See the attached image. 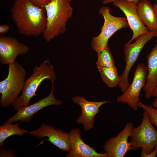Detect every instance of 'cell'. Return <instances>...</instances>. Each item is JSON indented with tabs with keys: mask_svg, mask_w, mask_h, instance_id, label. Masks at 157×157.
<instances>
[{
	"mask_svg": "<svg viewBox=\"0 0 157 157\" xmlns=\"http://www.w3.org/2000/svg\"><path fill=\"white\" fill-rule=\"evenodd\" d=\"M113 3L114 6L118 8L124 14L129 27L133 32L132 38L128 43L131 44L133 40L150 32L138 16L137 4L124 0H118Z\"/></svg>",
	"mask_w": 157,
	"mask_h": 157,
	"instance_id": "9c48e42d",
	"label": "cell"
},
{
	"mask_svg": "<svg viewBox=\"0 0 157 157\" xmlns=\"http://www.w3.org/2000/svg\"><path fill=\"white\" fill-rule=\"evenodd\" d=\"M152 106L154 107L157 108V98H155L152 102Z\"/></svg>",
	"mask_w": 157,
	"mask_h": 157,
	"instance_id": "4316f807",
	"label": "cell"
},
{
	"mask_svg": "<svg viewBox=\"0 0 157 157\" xmlns=\"http://www.w3.org/2000/svg\"><path fill=\"white\" fill-rule=\"evenodd\" d=\"M9 26L7 25H1L0 26V33L1 34L6 33L9 31Z\"/></svg>",
	"mask_w": 157,
	"mask_h": 157,
	"instance_id": "d4e9b609",
	"label": "cell"
},
{
	"mask_svg": "<svg viewBox=\"0 0 157 157\" xmlns=\"http://www.w3.org/2000/svg\"><path fill=\"white\" fill-rule=\"evenodd\" d=\"M97 53L98 58L96 65L97 68L115 66V61L108 45Z\"/></svg>",
	"mask_w": 157,
	"mask_h": 157,
	"instance_id": "ffe728a7",
	"label": "cell"
},
{
	"mask_svg": "<svg viewBox=\"0 0 157 157\" xmlns=\"http://www.w3.org/2000/svg\"><path fill=\"white\" fill-rule=\"evenodd\" d=\"M138 106L147 112L151 122L156 126L157 131V108L152 106L144 104L140 101L138 104Z\"/></svg>",
	"mask_w": 157,
	"mask_h": 157,
	"instance_id": "44dd1931",
	"label": "cell"
},
{
	"mask_svg": "<svg viewBox=\"0 0 157 157\" xmlns=\"http://www.w3.org/2000/svg\"><path fill=\"white\" fill-rule=\"evenodd\" d=\"M103 81L108 87L113 88L118 85L120 81V76L117 72L115 66L109 67L97 68Z\"/></svg>",
	"mask_w": 157,
	"mask_h": 157,
	"instance_id": "ac0fdd59",
	"label": "cell"
},
{
	"mask_svg": "<svg viewBox=\"0 0 157 157\" xmlns=\"http://www.w3.org/2000/svg\"><path fill=\"white\" fill-rule=\"evenodd\" d=\"M54 90L53 84H52L51 90L47 96L42 98L31 105L20 108L12 117L7 119L4 123H12L17 121H19L20 123L28 122L31 119L34 115L40 110L51 105H61L62 101L55 98L53 93Z\"/></svg>",
	"mask_w": 157,
	"mask_h": 157,
	"instance_id": "8fae6325",
	"label": "cell"
},
{
	"mask_svg": "<svg viewBox=\"0 0 157 157\" xmlns=\"http://www.w3.org/2000/svg\"><path fill=\"white\" fill-rule=\"evenodd\" d=\"M155 3L157 4V0H155Z\"/></svg>",
	"mask_w": 157,
	"mask_h": 157,
	"instance_id": "4dcf8cb0",
	"label": "cell"
},
{
	"mask_svg": "<svg viewBox=\"0 0 157 157\" xmlns=\"http://www.w3.org/2000/svg\"><path fill=\"white\" fill-rule=\"evenodd\" d=\"M110 8L106 6L101 8L99 10V13L104 18V23L100 34L92 40V48L97 53L108 46L109 39L115 32L129 27L126 18L114 16L110 14Z\"/></svg>",
	"mask_w": 157,
	"mask_h": 157,
	"instance_id": "8992f818",
	"label": "cell"
},
{
	"mask_svg": "<svg viewBox=\"0 0 157 157\" xmlns=\"http://www.w3.org/2000/svg\"><path fill=\"white\" fill-rule=\"evenodd\" d=\"M147 65L145 66L148 73L146 76V81L143 88L145 97L149 99L153 97L157 82V38L156 43L146 57Z\"/></svg>",
	"mask_w": 157,
	"mask_h": 157,
	"instance_id": "2e32d148",
	"label": "cell"
},
{
	"mask_svg": "<svg viewBox=\"0 0 157 157\" xmlns=\"http://www.w3.org/2000/svg\"><path fill=\"white\" fill-rule=\"evenodd\" d=\"M73 102L78 104L82 109L81 114L76 119L78 124H82L85 131L93 128L95 115L100 112L99 108L104 104L109 102V101H91L87 100L83 97L76 96L72 98Z\"/></svg>",
	"mask_w": 157,
	"mask_h": 157,
	"instance_id": "5bb4252c",
	"label": "cell"
},
{
	"mask_svg": "<svg viewBox=\"0 0 157 157\" xmlns=\"http://www.w3.org/2000/svg\"><path fill=\"white\" fill-rule=\"evenodd\" d=\"M69 133L71 148L67 157H107V154L97 152L95 149L85 143L81 139V130L73 129Z\"/></svg>",
	"mask_w": 157,
	"mask_h": 157,
	"instance_id": "9a60e30c",
	"label": "cell"
},
{
	"mask_svg": "<svg viewBox=\"0 0 157 157\" xmlns=\"http://www.w3.org/2000/svg\"><path fill=\"white\" fill-rule=\"evenodd\" d=\"M153 6L157 17V4L154 3L153 5Z\"/></svg>",
	"mask_w": 157,
	"mask_h": 157,
	"instance_id": "f1b7e54d",
	"label": "cell"
},
{
	"mask_svg": "<svg viewBox=\"0 0 157 157\" xmlns=\"http://www.w3.org/2000/svg\"><path fill=\"white\" fill-rule=\"evenodd\" d=\"M0 157H14L15 155L13 149L5 150L0 149Z\"/></svg>",
	"mask_w": 157,
	"mask_h": 157,
	"instance_id": "603a6c76",
	"label": "cell"
},
{
	"mask_svg": "<svg viewBox=\"0 0 157 157\" xmlns=\"http://www.w3.org/2000/svg\"><path fill=\"white\" fill-rule=\"evenodd\" d=\"M157 154V146H156L153 150L149 154L145 155L143 157H156Z\"/></svg>",
	"mask_w": 157,
	"mask_h": 157,
	"instance_id": "484cf974",
	"label": "cell"
},
{
	"mask_svg": "<svg viewBox=\"0 0 157 157\" xmlns=\"http://www.w3.org/2000/svg\"><path fill=\"white\" fill-rule=\"evenodd\" d=\"M155 37H156L157 38V28L156 31H155Z\"/></svg>",
	"mask_w": 157,
	"mask_h": 157,
	"instance_id": "f546056e",
	"label": "cell"
},
{
	"mask_svg": "<svg viewBox=\"0 0 157 157\" xmlns=\"http://www.w3.org/2000/svg\"><path fill=\"white\" fill-rule=\"evenodd\" d=\"M72 0H52L45 7L47 24L43 34L45 40L49 42L64 34L67 29V22L72 17L73 8Z\"/></svg>",
	"mask_w": 157,
	"mask_h": 157,
	"instance_id": "7a4b0ae2",
	"label": "cell"
},
{
	"mask_svg": "<svg viewBox=\"0 0 157 157\" xmlns=\"http://www.w3.org/2000/svg\"><path fill=\"white\" fill-rule=\"evenodd\" d=\"M153 97L155 98H157V82L156 87L153 94Z\"/></svg>",
	"mask_w": 157,
	"mask_h": 157,
	"instance_id": "83f0119b",
	"label": "cell"
},
{
	"mask_svg": "<svg viewBox=\"0 0 157 157\" xmlns=\"http://www.w3.org/2000/svg\"><path fill=\"white\" fill-rule=\"evenodd\" d=\"M118 0H103L102 3L104 4H106ZM129 1H131L138 4L139 3L144 0H124Z\"/></svg>",
	"mask_w": 157,
	"mask_h": 157,
	"instance_id": "cb8c5ba5",
	"label": "cell"
},
{
	"mask_svg": "<svg viewBox=\"0 0 157 157\" xmlns=\"http://www.w3.org/2000/svg\"><path fill=\"white\" fill-rule=\"evenodd\" d=\"M143 116L141 123L139 126L133 128L129 136L131 151H136L141 148V157L152 151L157 146V131L145 110Z\"/></svg>",
	"mask_w": 157,
	"mask_h": 157,
	"instance_id": "5b68a950",
	"label": "cell"
},
{
	"mask_svg": "<svg viewBox=\"0 0 157 157\" xmlns=\"http://www.w3.org/2000/svg\"><path fill=\"white\" fill-rule=\"evenodd\" d=\"M28 133L39 139L45 137L44 140H48L59 149L69 152L71 148L69 133L60 129H56L52 126L42 123L36 130L29 131Z\"/></svg>",
	"mask_w": 157,
	"mask_h": 157,
	"instance_id": "7c38bea8",
	"label": "cell"
},
{
	"mask_svg": "<svg viewBox=\"0 0 157 157\" xmlns=\"http://www.w3.org/2000/svg\"><path fill=\"white\" fill-rule=\"evenodd\" d=\"M133 127L132 123L128 122L116 136L105 142L103 148L107 157H123L127 152L131 151L128 139Z\"/></svg>",
	"mask_w": 157,
	"mask_h": 157,
	"instance_id": "30bf717a",
	"label": "cell"
},
{
	"mask_svg": "<svg viewBox=\"0 0 157 157\" xmlns=\"http://www.w3.org/2000/svg\"><path fill=\"white\" fill-rule=\"evenodd\" d=\"M34 6L39 8H44L52 0H29Z\"/></svg>",
	"mask_w": 157,
	"mask_h": 157,
	"instance_id": "7402d4cb",
	"label": "cell"
},
{
	"mask_svg": "<svg viewBox=\"0 0 157 157\" xmlns=\"http://www.w3.org/2000/svg\"><path fill=\"white\" fill-rule=\"evenodd\" d=\"M56 78L53 67L49 59L44 60L39 67L36 65L32 75L25 80L22 94L12 105L15 109L17 111L20 108L29 105L31 99L37 95L36 92L42 82L47 79L53 84Z\"/></svg>",
	"mask_w": 157,
	"mask_h": 157,
	"instance_id": "3957f363",
	"label": "cell"
},
{
	"mask_svg": "<svg viewBox=\"0 0 157 157\" xmlns=\"http://www.w3.org/2000/svg\"><path fill=\"white\" fill-rule=\"evenodd\" d=\"M138 16L149 32H155L157 28V17L150 2L144 0L137 4Z\"/></svg>",
	"mask_w": 157,
	"mask_h": 157,
	"instance_id": "e0dca14e",
	"label": "cell"
},
{
	"mask_svg": "<svg viewBox=\"0 0 157 157\" xmlns=\"http://www.w3.org/2000/svg\"><path fill=\"white\" fill-rule=\"evenodd\" d=\"M155 37V32H150L137 38L132 44H125L123 53L125 63V67L120 76L119 84L121 91L124 92L128 88L130 84L128 76L130 70L137 60L140 52L146 44Z\"/></svg>",
	"mask_w": 157,
	"mask_h": 157,
	"instance_id": "52a82bcc",
	"label": "cell"
},
{
	"mask_svg": "<svg viewBox=\"0 0 157 157\" xmlns=\"http://www.w3.org/2000/svg\"><path fill=\"white\" fill-rule=\"evenodd\" d=\"M29 49L27 46L14 37L0 36V61L3 65L13 63L17 56L27 53Z\"/></svg>",
	"mask_w": 157,
	"mask_h": 157,
	"instance_id": "4fadbf2b",
	"label": "cell"
},
{
	"mask_svg": "<svg viewBox=\"0 0 157 157\" xmlns=\"http://www.w3.org/2000/svg\"><path fill=\"white\" fill-rule=\"evenodd\" d=\"M146 70L144 64H139L137 65L131 84L122 94L117 97V102L126 103L133 110L138 109V104L140 101V92L146 82Z\"/></svg>",
	"mask_w": 157,
	"mask_h": 157,
	"instance_id": "ba28073f",
	"label": "cell"
},
{
	"mask_svg": "<svg viewBox=\"0 0 157 157\" xmlns=\"http://www.w3.org/2000/svg\"><path fill=\"white\" fill-rule=\"evenodd\" d=\"M21 123H17L14 124L12 123H4L0 126V146L4 144V140L10 136L14 135H23L24 133H28L25 129H21L19 126Z\"/></svg>",
	"mask_w": 157,
	"mask_h": 157,
	"instance_id": "d6986e66",
	"label": "cell"
},
{
	"mask_svg": "<svg viewBox=\"0 0 157 157\" xmlns=\"http://www.w3.org/2000/svg\"><path fill=\"white\" fill-rule=\"evenodd\" d=\"M10 13L19 34L36 37L44 33L47 24L45 8L37 7L29 0H15Z\"/></svg>",
	"mask_w": 157,
	"mask_h": 157,
	"instance_id": "6da1fadb",
	"label": "cell"
},
{
	"mask_svg": "<svg viewBox=\"0 0 157 157\" xmlns=\"http://www.w3.org/2000/svg\"><path fill=\"white\" fill-rule=\"evenodd\" d=\"M7 77L0 82V103L1 107L12 105L22 91L25 84L26 73L17 61L8 65Z\"/></svg>",
	"mask_w": 157,
	"mask_h": 157,
	"instance_id": "277c9868",
	"label": "cell"
}]
</instances>
